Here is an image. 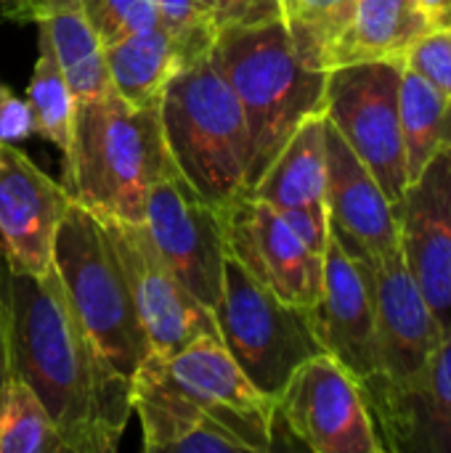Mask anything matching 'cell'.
Instances as JSON below:
<instances>
[{
	"label": "cell",
	"instance_id": "obj_12",
	"mask_svg": "<svg viewBox=\"0 0 451 453\" xmlns=\"http://www.w3.org/2000/svg\"><path fill=\"white\" fill-rule=\"evenodd\" d=\"M125 268L136 316L149 353L167 356L202 337H218L215 316L205 308L157 252L144 223L101 218ZM221 340V337H218Z\"/></svg>",
	"mask_w": 451,
	"mask_h": 453
},
{
	"label": "cell",
	"instance_id": "obj_18",
	"mask_svg": "<svg viewBox=\"0 0 451 453\" xmlns=\"http://www.w3.org/2000/svg\"><path fill=\"white\" fill-rule=\"evenodd\" d=\"M133 414L141 422L144 449L165 453H237L245 446L191 398L173 388L144 358L130 382Z\"/></svg>",
	"mask_w": 451,
	"mask_h": 453
},
{
	"label": "cell",
	"instance_id": "obj_8",
	"mask_svg": "<svg viewBox=\"0 0 451 453\" xmlns=\"http://www.w3.org/2000/svg\"><path fill=\"white\" fill-rule=\"evenodd\" d=\"M356 265L362 268L375 303L377 369L362 393L369 417L377 425L391 411V406L420 380L444 332L412 273L407 271L401 252L372 265Z\"/></svg>",
	"mask_w": 451,
	"mask_h": 453
},
{
	"label": "cell",
	"instance_id": "obj_31",
	"mask_svg": "<svg viewBox=\"0 0 451 453\" xmlns=\"http://www.w3.org/2000/svg\"><path fill=\"white\" fill-rule=\"evenodd\" d=\"M202 3L213 16L215 32L282 16L279 0H202Z\"/></svg>",
	"mask_w": 451,
	"mask_h": 453
},
{
	"label": "cell",
	"instance_id": "obj_34",
	"mask_svg": "<svg viewBox=\"0 0 451 453\" xmlns=\"http://www.w3.org/2000/svg\"><path fill=\"white\" fill-rule=\"evenodd\" d=\"M433 29H451V0H417Z\"/></svg>",
	"mask_w": 451,
	"mask_h": 453
},
{
	"label": "cell",
	"instance_id": "obj_26",
	"mask_svg": "<svg viewBox=\"0 0 451 453\" xmlns=\"http://www.w3.org/2000/svg\"><path fill=\"white\" fill-rule=\"evenodd\" d=\"M27 104L32 109L37 135L51 141L61 154H66L72 143L77 98L43 35H40V53L27 85Z\"/></svg>",
	"mask_w": 451,
	"mask_h": 453
},
{
	"label": "cell",
	"instance_id": "obj_10",
	"mask_svg": "<svg viewBox=\"0 0 451 453\" xmlns=\"http://www.w3.org/2000/svg\"><path fill=\"white\" fill-rule=\"evenodd\" d=\"M276 419L314 453H380L359 382L327 353L300 364L276 398Z\"/></svg>",
	"mask_w": 451,
	"mask_h": 453
},
{
	"label": "cell",
	"instance_id": "obj_19",
	"mask_svg": "<svg viewBox=\"0 0 451 453\" xmlns=\"http://www.w3.org/2000/svg\"><path fill=\"white\" fill-rule=\"evenodd\" d=\"M375 430L383 451L451 453V329Z\"/></svg>",
	"mask_w": 451,
	"mask_h": 453
},
{
	"label": "cell",
	"instance_id": "obj_29",
	"mask_svg": "<svg viewBox=\"0 0 451 453\" xmlns=\"http://www.w3.org/2000/svg\"><path fill=\"white\" fill-rule=\"evenodd\" d=\"M80 5L104 45L159 24L154 0H80Z\"/></svg>",
	"mask_w": 451,
	"mask_h": 453
},
{
	"label": "cell",
	"instance_id": "obj_14",
	"mask_svg": "<svg viewBox=\"0 0 451 453\" xmlns=\"http://www.w3.org/2000/svg\"><path fill=\"white\" fill-rule=\"evenodd\" d=\"M399 250L441 332L451 329V149H441L393 204Z\"/></svg>",
	"mask_w": 451,
	"mask_h": 453
},
{
	"label": "cell",
	"instance_id": "obj_5",
	"mask_svg": "<svg viewBox=\"0 0 451 453\" xmlns=\"http://www.w3.org/2000/svg\"><path fill=\"white\" fill-rule=\"evenodd\" d=\"M53 271L101 356L133 380L149 356V342L136 316L130 284L104 220L74 199L53 239Z\"/></svg>",
	"mask_w": 451,
	"mask_h": 453
},
{
	"label": "cell",
	"instance_id": "obj_33",
	"mask_svg": "<svg viewBox=\"0 0 451 453\" xmlns=\"http://www.w3.org/2000/svg\"><path fill=\"white\" fill-rule=\"evenodd\" d=\"M11 377V342H8V308L3 292V260H0V401Z\"/></svg>",
	"mask_w": 451,
	"mask_h": 453
},
{
	"label": "cell",
	"instance_id": "obj_17",
	"mask_svg": "<svg viewBox=\"0 0 451 453\" xmlns=\"http://www.w3.org/2000/svg\"><path fill=\"white\" fill-rule=\"evenodd\" d=\"M311 316L322 350L332 356L359 388H367L377 369L375 303L362 268L332 236L324 250L322 292Z\"/></svg>",
	"mask_w": 451,
	"mask_h": 453
},
{
	"label": "cell",
	"instance_id": "obj_3",
	"mask_svg": "<svg viewBox=\"0 0 451 453\" xmlns=\"http://www.w3.org/2000/svg\"><path fill=\"white\" fill-rule=\"evenodd\" d=\"M170 162L159 109L133 106L109 90L77 101L61 186L98 218L141 223L146 194Z\"/></svg>",
	"mask_w": 451,
	"mask_h": 453
},
{
	"label": "cell",
	"instance_id": "obj_2",
	"mask_svg": "<svg viewBox=\"0 0 451 453\" xmlns=\"http://www.w3.org/2000/svg\"><path fill=\"white\" fill-rule=\"evenodd\" d=\"M210 56L247 119L250 194L300 122L324 111L327 72L295 50L282 16L218 32Z\"/></svg>",
	"mask_w": 451,
	"mask_h": 453
},
{
	"label": "cell",
	"instance_id": "obj_6",
	"mask_svg": "<svg viewBox=\"0 0 451 453\" xmlns=\"http://www.w3.org/2000/svg\"><path fill=\"white\" fill-rule=\"evenodd\" d=\"M213 316L229 356L274 401L300 364L324 353L311 308L284 303L229 252Z\"/></svg>",
	"mask_w": 451,
	"mask_h": 453
},
{
	"label": "cell",
	"instance_id": "obj_32",
	"mask_svg": "<svg viewBox=\"0 0 451 453\" xmlns=\"http://www.w3.org/2000/svg\"><path fill=\"white\" fill-rule=\"evenodd\" d=\"M32 135H37V127L27 98L0 82V143H19Z\"/></svg>",
	"mask_w": 451,
	"mask_h": 453
},
{
	"label": "cell",
	"instance_id": "obj_25",
	"mask_svg": "<svg viewBox=\"0 0 451 453\" xmlns=\"http://www.w3.org/2000/svg\"><path fill=\"white\" fill-rule=\"evenodd\" d=\"M295 50L322 72L335 64V48L351 21L354 0H279Z\"/></svg>",
	"mask_w": 451,
	"mask_h": 453
},
{
	"label": "cell",
	"instance_id": "obj_28",
	"mask_svg": "<svg viewBox=\"0 0 451 453\" xmlns=\"http://www.w3.org/2000/svg\"><path fill=\"white\" fill-rule=\"evenodd\" d=\"M159 27L178 42L186 64L210 53L218 32L202 0H154Z\"/></svg>",
	"mask_w": 451,
	"mask_h": 453
},
{
	"label": "cell",
	"instance_id": "obj_22",
	"mask_svg": "<svg viewBox=\"0 0 451 453\" xmlns=\"http://www.w3.org/2000/svg\"><path fill=\"white\" fill-rule=\"evenodd\" d=\"M112 90L141 109H159L167 82L186 66L178 42L159 24L104 45Z\"/></svg>",
	"mask_w": 451,
	"mask_h": 453
},
{
	"label": "cell",
	"instance_id": "obj_23",
	"mask_svg": "<svg viewBox=\"0 0 451 453\" xmlns=\"http://www.w3.org/2000/svg\"><path fill=\"white\" fill-rule=\"evenodd\" d=\"M431 29L417 0H354L332 69L356 61H404L407 50Z\"/></svg>",
	"mask_w": 451,
	"mask_h": 453
},
{
	"label": "cell",
	"instance_id": "obj_15",
	"mask_svg": "<svg viewBox=\"0 0 451 453\" xmlns=\"http://www.w3.org/2000/svg\"><path fill=\"white\" fill-rule=\"evenodd\" d=\"M69 194L13 143H0V260L8 271L45 276Z\"/></svg>",
	"mask_w": 451,
	"mask_h": 453
},
{
	"label": "cell",
	"instance_id": "obj_24",
	"mask_svg": "<svg viewBox=\"0 0 451 453\" xmlns=\"http://www.w3.org/2000/svg\"><path fill=\"white\" fill-rule=\"evenodd\" d=\"M399 106L407 175L415 180L441 149H451V98L404 66Z\"/></svg>",
	"mask_w": 451,
	"mask_h": 453
},
{
	"label": "cell",
	"instance_id": "obj_35",
	"mask_svg": "<svg viewBox=\"0 0 451 453\" xmlns=\"http://www.w3.org/2000/svg\"><path fill=\"white\" fill-rule=\"evenodd\" d=\"M0 3H5V0H0Z\"/></svg>",
	"mask_w": 451,
	"mask_h": 453
},
{
	"label": "cell",
	"instance_id": "obj_21",
	"mask_svg": "<svg viewBox=\"0 0 451 453\" xmlns=\"http://www.w3.org/2000/svg\"><path fill=\"white\" fill-rule=\"evenodd\" d=\"M250 196L276 210L327 212V117L311 114L253 186Z\"/></svg>",
	"mask_w": 451,
	"mask_h": 453
},
{
	"label": "cell",
	"instance_id": "obj_16",
	"mask_svg": "<svg viewBox=\"0 0 451 453\" xmlns=\"http://www.w3.org/2000/svg\"><path fill=\"white\" fill-rule=\"evenodd\" d=\"M324 204L330 236L351 260L372 265L401 252L393 202L330 122Z\"/></svg>",
	"mask_w": 451,
	"mask_h": 453
},
{
	"label": "cell",
	"instance_id": "obj_20",
	"mask_svg": "<svg viewBox=\"0 0 451 453\" xmlns=\"http://www.w3.org/2000/svg\"><path fill=\"white\" fill-rule=\"evenodd\" d=\"M5 16L35 21L51 45L77 101L101 98L112 90L104 42L80 0H5Z\"/></svg>",
	"mask_w": 451,
	"mask_h": 453
},
{
	"label": "cell",
	"instance_id": "obj_1",
	"mask_svg": "<svg viewBox=\"0 0 451 453\" xmlns=\"http://www.w3.org/2000/svg\"><path fill=\"white\" fill-rule=\"evenodd\" d=\"M11 372L43 401L66 453H112L130 422V377L96 348L51 268L45 276L3 265Z\"/></svg>",
	"mask_w": 451,
	"mask_h": 453
},
{
	"label": "cell",
	"instance_id": "obj_9",
	"mask_svg": "<svg viewBox=\"0 0 451 453\" xmlns=\"http://www.w3.org/2000/svg\"><path fill=\"white\" fill-rule=\"evenodd\" d=\"M141 223L173 273L213 311L229 252L223 207L207 202L170 162L146 194Z\"/></svg>",
	"mask_w": 451,
	"mask_h": 453
},
{
	"label": "cell",
	"instance_id": "obj_30",
	"mask_svg": "<svg viewBox=\"0 0 451 453\" xmlns=\"http://www.w3.org/2000/svg\"><path fill=\"white\" fill-rule=\"evenodd\" d=\"M404 66L451 98V29L425 32L404 56Z\"/></svg>",
	"mask_w": 451,
	"mask_h": 453
},
{
	"label": "cell",
	"instance_id": "obj_11",
	"mask_svg": "<svg viewBox=\"0 0 451 453\" xmlns=\"http://www.w3.org/2000/svg\"><path fill=\"white\" fill-rule=\"evenodd\" d=\"M157 372L221 422L247 453L274 449L276 401L263 395L218 337H202L167 356H146Z\"/></svg>",
	"mask_w": 451,
	"mask_h": 453
},
{
	"label": "cell",
	"instance_id": "obj_7",
	"mask_svg": "<svg viewBox=\"0 0 451 453\" xmlns=\"http://www.w3.org/2000/svg\"><path fill=\"white\" fill-rule=\"evenodd\" d=\"M404 61H356L327 72L324 117L396 204L409 186L401 135Z\"/></svg>",
	"mask_w": 451,
	"mask_h": 453
},
{
	"label": "cell",
	"instance_id": "obj_4",
	"mask_svg": "<svg viewBox=\"0 0 451 453\" xmlns=\"http://www.w3.org/2000/svg\"><path fill=\"white\" fill-rule=\"evenodd\" d=\"M159 125L175 170L207 202L229 207L247 194V119L210 53L167 82Z\"/></svg>",
	"mask_w": 451,
	"mask_h": 453
},
{
	"label": "cell",
	"instance_id": "obj_27",
	"mask_svg": "<svg viewBox=\"0 0 451 453\" xmlns=\"http://www.w3.org/2000/svg\"><path fill=\"white\" fill-rule=\"evenodd\" d=\"M0 453H66L43 401L13 372L0 401Z\"/></svg>",
	"mask_w": 451,
	"mask_h": 453
},
{
	"label": "cell",
	"instance_id": "obj_13",
	"mask_svg": "<svg viewBox=\"0 0 451 453\" xmlns=\"http://www.w3.org/2000/svg\"><path fill=\"white\" fill-rule=\"evenodd\" d=\"M223 220L229 255H234L260 284L290 305H316L324 255L314 252L276 207L245 194L223 207Z\"/></svg>",
	"mask_w": 451,
	"mask_h": 453
}]
</instances>
